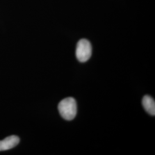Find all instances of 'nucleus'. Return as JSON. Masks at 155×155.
Returning <instances> with one entry per match:
<instances>
[{
  "label": "nucleus",
  "mask_w": 155,
  "mask_h": 155,
  "mask_svg": "<svg viewBox=\"0 0 155 155\" xmlns=\"http://www.w3.org/2000/svg\"><path fill=\"white\" fill-rule=\"evenodd\" d=\"M58 110L61 116L66 120H72L77 115V105L75 99L67 97L59 102Z\"/></svg>",
  "instance_id": "1"
},
{
  "label": "nucleus",
  "mask_w": 155,
  "mask_h": 155,
  "mask_svg": "<svg viewBox=\"0 0 155 155\" xmlns=\"http://www.w3.org/2000/svg\"><path fill=\"white\" fill-rule=\"evenodd\" d=\"M78 60L80 62L89 61L92 54V46L87 39H81L78 42L75 52Z\"/></svg>",
  "instance_id": "2"
},
{
  "label": "nucleus",
  "mask_w": 155,
  "mask_h": 155,
  "mask_svg": "<svg viewBox=\"0 0 155 155\" xmlns=\"http://www.w3.org/2000/svg\"><path fill=\"white\" fill-rule=\"evenodd\" d=\"M20 143V139L18 136L12 135L0 141V151L11 150L16 147Z\"/></svg>",
  "instance_id": "3"
},
{
  "label": "nucleus",
  "mask_w": 155,
  "mask_h": 155,
  "mask_svg": "<svg viewBox=\"0 0 155 155\" xmlns=\"http://www.w3.org/2000/svg\"><path fill=\"white\" fill-rule=\"evenodd\" d=\"M143 105L144 109L152 116L155 115V102L150 95H145L143 99Z\"/></svg>",
  "instance_id": "4"
}]
</instances>
